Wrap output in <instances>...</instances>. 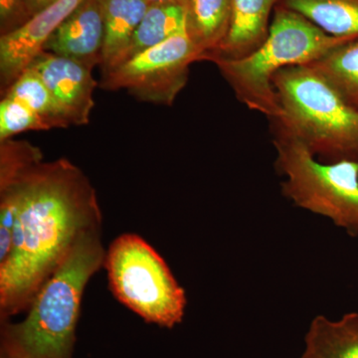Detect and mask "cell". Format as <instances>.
<instances>
[{"instance_id": "cell-24", "label": "cell", "mask_w": 358, "mask_h": 358, "mask_svg": "<svg viewBox=\"0 0 358 358\" xmlns=\"http://www.w3.org/2000/svg\"><path fill=\"white\" fill-rule=\"evenodd\" d=\"M300 358H308V357H306L305 355H301V357Z\"/></svg>"}, {"instance_id": "cell-15", "label": "cell", "mask_w": 358, "mask_h": 358, "mask_svg": "<svg viewBox=\"0 0 358 358\" xmlns=\"http://www.w3.org/2000/svg\"><path fill=\"white\" fill-rule=\"evenodd\" d=\"M278 6L300 13L331 36L358 39V0H280Z\"/></svg>"}, {"instance_id": "cell-18", "label": "cell", "mask_w": 358, "mask_h": 358, "mask_svg": "<svg viewBox=\"0 0 358 358\" xmlns=\"http://www.w3.org/2000/svg\"><path fill=\"white\" fill-rule=\"evenodd\" d=\"M6 95L27 106L48 129H67L72 126L64 110L32 68H28L1 96Z\"/></svg>"}, {"instance_id": "cell-11", "label": "cell", "mask_w": 358, "mask_h": 358, "mask_svg": "<svg viewBox=\"0 0 358 358\" xmlns=\"http://www.w3.org/2000/svg\"><path fill=\"white\" fill-rule=\"evenodd\" d=\"M280 0H232V17L227 37L219 50L207 59H238L249 55L265 41L270 16Z\"/></svg>"}, {"instance_id": "cell-19", "label": "cell", "mask_w": 358, "mask_h": 358, "mask_svg": "<svg viewBox=\"0 0 358 358\" xmlns=\"http://www.w3.org/2000/svg\"><path fill=\"white\" fill-rule=\"evenodd\" d=\"M28 131H48L43 121L27 106L13 96H2L0 102V141L11 140Z\"/></svg>"}, {"instance_id": "cell-16", "label": "cell", "mask_w": 358, "mask_h": 358, "mask_svg": "<svg viewBox=\"0 0 358 358\" xmlns=\"http://www.w3.org/2000/svg\"><path fill=\"white\" fill-rule=\"evenodd\" d=\"M185 6L174 3L150 4L120 64L182 31L185 29Z\"/></svg>"}, {"instance_id": "cell-9", "label": "cell", "mask_w": 358, "mask_h": 358, "mask_svg": "<svg viewBox=\"0 0 358 358\" xmlns=\"http://www.w3.org/2000/svg\"><path fill=\"white\" fill-rule=\"evenodd\" d=\"M29 67L43 80L72 126L89 124L95 106L94 92L96 88L93 70L72 59L45 51Z\"/></svg>"}, {"instance_id": "cell-6", "label": "cell", "mask_w": 358, "mask_h": 358, "mask_svg": "<svg viewBox=\"0 0 358 358\" xmlns=\"http://www.w3.org/2000/svg\"><path fill=\"white\" fill-rule=\"evenodd\" d=\"M110 288L141 319L173 329L182 322L187 299L166 261L143 238L122 234L106 255Z\"/></svg>"}, {"instance_id": "cell-12", "label": "cell", "mask_w": 358, "mask_h": 358, "mask_svg": "<svg viewBox=\"0 0 358 358\" xmlns=\"http://www.w3.org/2000/svg\"><path fill=\"white\" fill-rule=\"evenodd\" d=\"M101 1L103 17V44L100 67L103 74L122 62L150 3L145 0Z\"/></svg>"}, {"instance_id": "cell-2", "label": "cell", "mask_w": 358, "mask_h": 358, "mask_svg": "<svg viewBox=\"0 0 358 358\" xmlns=\"http://www.w3.org/2000/svg\"><path fill=\"white\" fill-rule=\"evenodd\" d=\"M102 226L85 231L17 324L1 322L0 352L15 358H72L89 280L105 265Z\"/></svg>"}, {"instance_id": "cell-7", "label": "cell", "mask_w": 358, "mask_h": 358, "mask_svg": "<svg viewBox=\"0 0 358 358\" xmlns=\"http://www.w3.org/2000/svg\"><path fill=\"white\" fill-rule=\"evenodd\" d=\"M202 61L186 29L103 73L101 88L126 90L141 102L171 106L186 86L190 66Z\"/></svg>"}, {"instance_id": "cell-5", "label": "cell", "mask_w": 358, "mask_h": 358, "mask_svg": "<svg viewBox=\"0 0 358 358\" xmlns=\"http://www.w3.org/2000/svg\"><path fill=\"white\" fill-rule=\"evenodd\" d=\"M272 131L282 195L294 206L358 236V162H324L291 136Z\"/></svg>"}, {"instance_id": "cell-4", "label": "cell", "mask_w": 358, "mask_h": 358, "mask_svg": "<svg viewBox=\"0 0 358 358\" xmlns=\"http://www.w3.org/2000/svg\"><path fill=\"white\" fill-rule=\"evenodd\" d=\"M355 40L331 36L300 13L277 6L267 38L249 55L213 58L238 101L268 121L280 117L273 79L291 66L310 64L339 45Z\"/></svg>"}, {"instance_id": "cell-14", "label": "cell", "mask_w": 358, "mask_h": 358, "mask_svg": "<svg viewBox=\"0 0 358 358\" xmlns=\"http://www.w3.org/2000/svg\"><path fill=\"white\" fill-rule=\"evenodd\" d=\"M232 17V0H188L185 29L207 61L227 37Z\"/></svg>"}, {"instance_id": "cell-22", "label": "cell", "mask_w": 358, "mask_h": 358, "mask_svg": "<svg viewBox=\"0 0 358 358\" xmlns=\"http://www.w3.org/2000/svg\"><path fill=\"white\" fill-rule=\"evenodd\" d=\"M150 4L154 3H174L185 6L187 4L188 0H145Z\"/></svg>"}, {"instance_id": "cell-20", "label": "cell", "mask_w": 358, "mask_h": 358, "mask_svg": "<svg viewBox=\"0 0 358 358\" xmlns=\"http://www.w3.org/2000/svg\"><path fill=\"white\" fill-rule=\"evenodd\" d=\"M26 0H0V35L20 29L31 20Z\"/></svg>"}, {"instance_id": "cell-23", "label": "cell", "mask_w": 358, "mask_h": 358, "mask_svg": "<svg viewBox=\"0 0 358 358\" xmlns=\"http://www.w3.org/2000/svg\"><path fill=\"white\" fill-rule=\"evenodd\" d=\"M0 358H15L11 357V355H7V353L3 352H0Z\"/></svg>"}, {"instance_id": "cell-3", "label": "cell", "mask_w": 358, "mask_h": 358, "mask_svg": "<svg viewBox=\"0 0 358 358\" xmlns=\"http://www.w3.org/2000/svg\"><path fill=\"white\" fill-rule=\"evenodd\" d=\"M280 117L274 131L298 141L324 162H358V110L312 66L284 68L273 79Z\"/></svg>"}, {"instance_id": "cell-1", "label": "cell", "mask_w": 358, "mask_h": 358, "mask_svg": "<svg viewBox=\"0 0 358 358\" xmlns=\"http://www.w3.org/2000/svg\"><path fill=\"white\" fill-rule=\"evenodd\" d=\"M0 199L17 204L13 246L0 263V322L28 310L85 231L102 226L95 188L67 159L46 162L27 141H0Z\"/></svg>"}, {"instance_id": "cell-13", "label": "cell", "mask_w": 358, "mask_h": 358, "mask_svg": "<svg viewBox=\"0 0 358 358\" xmlns=\"http://www.w3.org/2000/svg\"><path fill=\"white\" fill-rule=\"evenodd\" d=\"M308 358H358V313H348L338 320L317 315L305 336Z\"/></svg>"}, {"instance_id": "cell-17", "label": "cell", "mask_w": 358, "mask_h": 358, "mask_svg": "<svg viewBox=\"0 0 358 358\" xmlns=\"http://www.w3.org/2000/svg\"><path fill=\"white\" fill-rule=\"evenodd\" d=\"M358 110V39L350 40L308 64Z\"/></svg>"}, {"instance_id": "cell-21", "label": "cell", "mask_w": 358, "mask_h": 358, "mask_svg": "<svg viewBox=\"0 0 358 358\" xmlns=\"http://www.w3.org/2000/svg\"><path fill=\"white\" fill-rule=\"evenodd\" d=\"M55 1L56 0H26L31 16H34L35 14L43 10L45 7L50 6V4Z\"/></svg>"}, {"instance_id": "cell-10", "label": "cell", "mask_w": 358, "mask_h": 358, "mask_svg": "<svg viewBox=\"0 0 358 358\" xmlns=\"http://www.w3.org/2000/svg\"><path fill=\"white\" fill-rule=\"evenodd\" d=\"M103 17L101 0H84L44 45L43 51L72 59L93 70L101 65Z\"/></svg>"}, {"instance_id": "cell-8", "label": "cell", "mask_w": 358, "mask_h": 358, "mask_svg": "<svg viewBox=\"0 0 358 358\" xmlns=\"http://www.w3.org/2000/svg\"><path fill=\"white\" fill-rule=\"evenodd\" d=\"M84 0H56L32 16L26 24L0 36V89L1 95L13 86L43 51L54 31Z\"/></svg>"}]
</instances>
